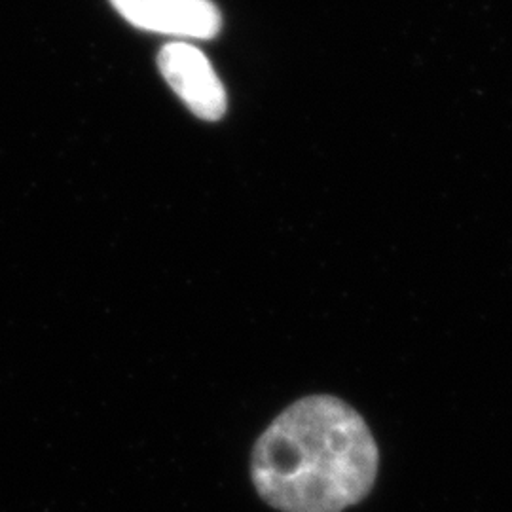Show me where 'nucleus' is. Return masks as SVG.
Masks as SVG:
<instances>
[{"label":"nucleus","mask_w":512,"mask_h":512,"mask_svg":"<svg viewBox=\"0 0 512 512\" xmlns=\"http://www.w3.org/2000/svg\"><path fill=\"white\" fill-rule=\"evenodd\" d=\"M378 444L357 410L330 395L291 404L258 437L251 476L281 512H342L370 494Z\"/></svg>","instance_id":"f257e3e1"},{"label":"nucleus","mask_w":512,"mask_h":512,"mask_svg":"<svg viewBox=\"0 0 512 512\" xmlns=\"http://www.w3.org/2000/svg\"><path fill=\"white\" fill-rule=\"evenodd\" d=\"M133 25L177 37L211 38L219 33L220 14L209 0H112Z\"/></svg>","instance_id":"7ed1b4c3"},{"label":"nucleus","mask_w":512,"mask_h":512,"mask_svg":"<svg viewBox=\"0 0 512 512\" xmlns=\"http://www.w3.org/2000/svg\"><path fill=\"white\" fill-rule=\"evenodd\" d=\"M158 65L165 82L192 114L205 122H217L226 114V90L200 50L183 42L167 44L158 57Z\"/></svg>","instance_id":"f03ea898"}]
</instances>
